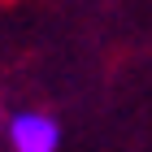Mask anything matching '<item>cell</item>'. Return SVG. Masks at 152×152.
Returning <instances> with one entry per match:
<instances>
[{
    "label": "cell",
    "instance_id": "1",
    "mask_svg": "<svg viewBox=\"0 0 152 152\" xmlns=\"http://www.w3.org/2000/svg\"><path fill=\"white\" fill-rule=\"evenodd\" d=\"M9 148L13 152H57L61 126L48 113H13L9 117Z\"/></svg>",
    "mask_w": 152,
    "mask_h": 152
}]
</instances>
